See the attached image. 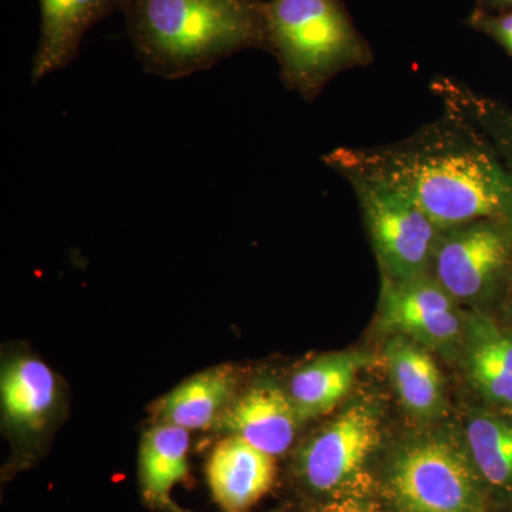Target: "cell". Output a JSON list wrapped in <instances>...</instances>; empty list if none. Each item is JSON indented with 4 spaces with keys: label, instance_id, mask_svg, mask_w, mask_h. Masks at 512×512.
<instances>
[{
    "label": "cell",
    "instance_id": "8",
    "mask_svg": "<svg viewBox=\"0 0 512 512\" xmlns=\"http://www.w3.org/2000/svg\"><path fill=\"white\" fill-rule=\"evenodd\" d=\"M380 420L366 404H355L336 417L301 453L306 483L320 493L338 490L363 467L379 440Z\"/></svg>",
    "mask_w": 512,
    "mask_h": 512
},
{
    "label": "cell",
    "instance_id": "19",
    "mask_svg": "<svg viewBox=\"0 0 512 512\" xmlns=\"http://www.w3.org/2000/svg\"><path fill=\"white\" fill-rule=\"evenodd\" d=\"M471 377L478 389L494 402L512 404V372L481 350L470 348Z\"/></svg>",
    "mask_w": 512,
    "mask_h": 512
},
{
    "label": "cell",
    "instance_id": "5",
    "mask_svg": "<svg viewBox=\"0 0 512 512\" xmlns=\"http://www.w3.org/2000/svg\"><path fill=\"white\" fill-rule=\"evenodd\" d=\"M390 485L407 512H474L476 485L470 466L444 441L427 440L404 450Z\"/></svg>",
    "mask_w": 512,
    "mask_h": 512
},
{
    "label": "cell",
    "instance_id": "4",
    "mask_svg": "<svg viewBox=\"0 0 512 512\" xmlns=\"http://www.w3.org/2000/svg\"><path fill=\"white\" fill-rule=\"evenodd\" d=\"M352 185L384 279L427 275L443 231L406 195L387 185L346 178Z\"/></svg>",
    "mask_w": 512,
    "mask_h": 512
},
{
    "label": "cell",
    "instance_id": "10",
    "mask_svg": "<svg viewBox=\"0 0 512 512\" xmlns=\"http://www.w3.org/2000/svg\"><path fill=\"white\" fill-rule=\"evenodd\" d=\"M218 426L272 457L291 447L299 417L289 394L272 383H259L232 400Z\"/></svg>",
    "mask_w": 512,
    "mask_h": 512
},
{
    "label": "cell",
    "instance_id": "21",
    "mask_svg": "<svg viewBox=\"0 0 512 512\" xmlns=\"http://www.w3.org/2000/svg\"><path fill=\"white\" fill-rule=\"evenodd\" d=\"M470 23L474 28L493 37L512 56V13L490 16L484 12H474Z\"/></svg>",
    "mask_w": 512,
    "mask_h": 512
},
{
    "label": "cell",
    "instance_id": "1",
    "mask_svg": "<svg viewBox=\"0 0 512 512\" xmlns=\"http://www.w3.org/2000/svg\"><path fill=\"white\" fill-rule=\"evenodd\" d=\"M345 178L406 195L441 229L512 222V178L490 144L466 121L444 113L399 143L340 147L323 157Z\"/></svg>",
    "mask_w": 512,
    "mask_h": 512
},
{
    "label": "cell",
    "instance_id": "13",
    "mask_svg": "<svg viewBox=\"0 0 512 512\" xmlns=\"http://www.w3.org/2000/svg\"><path fill=\"white\" fill-rule=\"evenodd\" d=\"M366 363V357L360 353L340 352L316 357L299 367L286 390L299 421L330 412L348 394Z\"/></svg>",
    "mask_w": 512,
    "mask_h": 512
},
{
    "label": "cell",
    "instance_id": "16",
    "mask_svg": "<svg viewBox=\"0 0 512 512\" xmlns=\"http://www.w3.org/2000/svg\"><path fill=\"white\" fill-rule=\"evenodd\" d=\"M431 90L446 113L483 136L512 178V110L450 77H437Z\"/></svg>",
    "mask_w": 512,
    "mask_h": 512
},
{
    "label": "cell",
    "instance_id": "17",
    "mask_svg": "<svg viewBox=\"0 0 512 512\" xmlns=\"http://www.w3.org/2000/svg\"><path fill=\"white\" fill-rule=\"evenodd\" d=\"M190 433L183 427L158 423L141 439L140 481L144 497L154 504L170 503V494L188 474Z\"/></svg>",
    "mask_w": 512,
    "mask_h": 512
},
{
    "label": "cell",
    "instance_id": "3",
    "mask_svg": "<svg viewBox=\"0 0 512 512\" xmlns=\"http://www.w3.org/2000/svg\"><path fill=\"white\" fill-rule=\"evenodd\" d=\"M266 13L282 82L306 101L338 74L373 62L343 0H269Z\"/></svg>",
    "mask_w": 512,
    "mask_h": 512
},
{
    "label": "cell",
    "instance_id": "11",
    "mask_svg": "<svg viewBox=\"0 0 512 512\" xmlns=\"http://www.w3.org/2000/svg\"><path fill=\"white\" fill-rule=\"evenodd\" d=\"M274 458L241 437H225L207 464L212 497L225 511L248 510L274 485Z\"/></svg>",
    "mask_w": 512,
    "mask_h": 512
},
{
    "label": "cell",
    "instance_id": "7",
    "mask_svg": "<svg viewBox=\"0 0 512 512\" xmlns=\"http://www.w3.org/2000/svg\"><path fill=\"white\" fill-rule=\"evenodd\" d=\"M456 302L429 274L409 281L383 278L380 322L423 348L450 350L463 332Z\"/></svg>",
    "mask_w": 512,
    "mask_h": 512
},
{
    "label": "cell",
    "instance_id": "14",
    "mask_svg": "<svg viewBox=\"0 0 512 512\" xmlns=\"http://www.w3.org/2000/svg\"><path fill=\"white\" fill-rule=\"evenodd\" d=\"M387 367L407 412L420 419L440 416L446 404L443 379L433 357L413 340L396 335L386 346Z\"/></svg>",
    "mask_w": 512,
    "mask_h": 512
},
{
    "label": "cell",
    "instance_id": "23",
    "mask_svg": "<svg viewBox=\"0 0 512 512\" xmlns=\"http://www.w3.org/2000/svg\"><path fill=\"white\" fill-rule=\"evenodd\" d=\"M493 5L512 6V0H488Z\"/></svg>",
    "mask_w": 512,
    "mask_h": 512
},
{
    "label": "cell",
    "instance_id": "15",
    "mask_svg": "<svg viewBox=\"0 0 512 512\" xmlns=\"http://www.w3.org/2000/svg\"><path fill=\"white\" fill-rule=\"evenodd\" d=\"M3 416L16 429H39L56 402L52 370L35 357L9 360L0 376Z\"/></svg>",
    "mask_w": 512,
    "mask_h": 512
},
{
    "label": "cell",
    "instance_id": "22",
    "mask_svg": "<svg viewBox=\"0 0 512 512\" xmlns=\"http://www.w3.org/2000/svg\"><path fill=\"white\" fill-rule=\"evenodd\" d=\"M312 512H370L366 507H363L362 504L356 503V501H335V503H330L323 505V507L318 508V510Z\"/></svg>",
    "mask_w": 512,
    "mask_h": 512
},
{
    "label": "cell",
    "instance_id": "18",
    "mask_svg": "<svg viewBox=\"0 0 512 512\" xmlns=\"http://www.w3.org/2000/svg\"><path fill=\"white\" fill-rule=\"evenodd\" d=\"M467 443L477 470L495 487L512 484V426L490 416L468 423Z\"/></svg>",
    "mask_w": 512,
    "mask_h": 512
},
{
    "label": "cell",
    "instance_id": "9",
    "mask_svg": "<svg viewBox=\"0 0 512 512\" xmlns=\"http://www.w3.org/2000/svg\"><path fill=\"white\" fill-rule=\"evenodd\" d=\"M40 36L30 82L37 84L79 55L83 37L96 23L120 12L121 0H39Z\"/></svg>",
    "mask_w": 512,
    "mask_h": 512
},
{
    "label": "cell",
    "instance_id": "6",
    "mask_svg": "<svg viewBox=\"0 0 512 512\" xmlns=\"http://www.w3.org/2000/svg\"><path fill=\"white\" fill-rule=\"evenodd\" d=\"M512 222L483 220L447 229L433 258L434 279L456 301H474L512 261Z\"/></svg>",
    "mask_w": 512,
    "mask_h": 512
},
{
    "label": "cell",
    "instance_id": "20",
    "mask_svg": "<svg viewBox=\"0 0 512 512\" xmlns=\"http://www.w3.org/2000/svg\"><path fill=\"white\" fill-rule=\"evenodd\" d=\"M470 336V348L481 350L512 372V339L500 335L485 320H474Z\"/></svg>",
    "mask_w": 512,
    "mask_h": 512
},
{
    "label": "cell",
    "instance_id": "2",
    "mask_svg": "<svg viewBox=\"0 0 512 512\" xmlns=\"http://www.w3.org/2000/svg\"><path fill=\"white\" fill-rule=\"evenodd\" d=\"M147 73L184 79L249 49L271 52L265 0H121Z\"/></svg>",
    "mask_w": 512,
    "mask_h": 512
},
{
    "label": "cell",
    "instance_id": "12",
    "mask_svg": "<svg viewBox=\"0 0 512 512\" xmlns=\"http://www.w3.org/2000/svg\"><path fill=\"white\" fill-rule=\"evenodd\" d=\"M238 379L237 369L229 365L197 373L157 403L158 421L188 431L210 427L234 400Z\"/></svg>",
    "mask_w": 512,
    "mask_h": 512
}]
</instances>
